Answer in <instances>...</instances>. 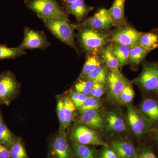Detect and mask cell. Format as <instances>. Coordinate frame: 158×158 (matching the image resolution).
I'll use <instances>...</instances> for the list:
<instances>
[{
  "mask_svg": "<svg viewBox=\"0 0 158 158\" xmlns=\"http://www.w3.org/2000/svg\"><path fill=\"white\" fill-rule=\"evenodd\" d=\"M46 27L55 37L62 42L76 49L74 44L75 30L77 26L71 23L67 18L40 19Z\"/></svg>",
  "mask_w": 158,
  "mask_h": 158,
  "instance_id": "obj_1",
  "label": "cell"
},
{
  "mask_svg": "<svg viewBox=\"0 0 158 158\" xmlns=\"http://www.w3.org/2000/svg\"><path fill=\"white\" fill-rule=\"evenodd\" d=\"M28 9L37 14L40 19L67 18L65 10L56 0H26Z\"/></svg>",
  "mask_w": 158,
  "mask_h": 158,
  "instance_id": "obj_2",
  "label": "cell"
},
{
  "mask_svg": "<svg viewBox=\"0 0 158 158\" xmlns=\"http://www.w3.org/2000/svg\"><path fill=\"white\" fill-rule=\"evenodd\" d=\"M79 37L81 44L85 50L90 53H96L102 50L110 41L106 34L98 30L80 27Z\"/></svg>",
  "mask_w": 158,
  "mask_h": 158,
  "instance_id": "obj_3",
  "label": "cell"
},
{
  "mask_svg": "<svg viewBox=\"0 0 158 158\" xmlns=\"http://www.w3.org/2000/svg\"><path fill=\"white\" fill-rule=\"evenodd\" d=\"M20 84L9 71L0 74V105L8 106L17 96Z\"/></svg>",
  "mask_w": 158,
  "mask_h": 158,
  "instance_id": "obj_4",
  "label": "cell"
},
{
  "mask_svg": "<svg viewBox=\"0 0 158 158\" xmlns=\"http://www.w3.org/2000/svg\"><path fill=\"white\" fill-rule=\"evenodd\" d=\"M71 138L74 142L79 144L110 148L96 132L85 125L79 124L76 126L72 132Z\"/></svg>",
  "mask_w": 158,
  "mask_h": 158,
  "instance_id": "obj_5",
  "label": "cell"
},
{
  "mask_svg": "<svg viewBox=\"0 0 158 158\" xmlns=\"http://www.w3.org/2000/svg\"><path fill=\"white\" fill-rule=\"evenodd\" d=\"M136 84L147 91H155L158 81V62H146Z\"/></svg>",
  "mask_w": 158,
  "mask_h": 158,
  "instance_id": "obj_6",
  "label": "cell"
},
{
  "mask_svg": "<svg viewBox=\"0 0 158 158\" xmlns=\"http://www.w3.org/2000/svg\"><path fill=\"white\" fill-rule=\"evenodd\" d=\"M141 32L130 27L124 26L117 27L109 37L110 41L131 48L137 45Z\"/></svg>",
  "mask_w": 158,
  "mask_h": 158,
  "instance_id": "obj_7",
  "label": "cell"
},
{
  "mask_svg": "<svg viewBox=\"0 0 158 158\" xmlns=\"http://www.w3.org/2000/svg\"><path fill=\"white\" fill-rule=\"evenodd\" d=\"M49 158H73L65 131L60 127L51 142Z\"/></svg>",
  "mask_w": 158,
  "mask_h": 158,
  "instance_id": "obj_8",
  "label": "cell"
},
{
  "mask_svg": "<svg viewBox=\"0 0 158 158\" xmlns=\"http://www.w3.org/2000/svg\"><path fill=\"white\" fill-rule=\"evenodd\" d=\"M49 45L50 43L43 32L27 27L25 28L23 42L19 47L25 51L34 49H44Z\"/></svg>",
  "mask_w": 158,
  "mask_h": 158,
  "instance_id": "obj_9",
  "label": "cell"
},
{
  "mask_svg": "<svg viewBox=\"0 0 158 158\" xmlns=\"http://www.w3.org/2000/svg\"><path fill=\"white\" fill-rule=\"evenodd\" d=\"M127 116L131 129L136 136L140 137L148 131L149 121L142 113L130 104L127 107Z\"/></svg>",
  "mask_w": 158,
  "mask_h": 158,
  "instance_id": "obj_10",
  "label": "cell"
},
{
  "mask_svg": "<svg viewBox=\"0 0 158 158\" xmlns=\"http://www.w3.org/2000/svg\"><path fill=\"white\" fill-rule=\"evenodd\" d=\"M77 27L101 31L114 27V24L109 10L103 8L99 10L93 16L78 25Z\"/></svg>",
  "mask_w": 158,
  "mask_h": 158,
  "instance_id": "obj_11",
  "label": "cell"
},
{
  "mask_svg": "<svg viewBox=\"0 0 158 158\" xmlns=\"http://www.w3.org/2000/svg\"><path fill=\"white\" fill-rule=\"evenodd\" d=\"M106 82L110 96L118 101L120 94L128 83L126 79L120 73L110 72L107 75Z\"/></svg>",
  "mask_w": 158,
  "mask_h": 158,
  "instance_id": "obj_12",
  "label": "cell"
},
{
  "mask_svg": "<svg viewBox=\"0 0 158 158\" xmlns=\"http://www.w3.org/2000/svg\"><path fill=\"white\" fill-rule=\"evenodd\" d=\"M80 124L97 130H102L104 125L102 116L97 110H89L81 114L79 118Z\"/></svg>",
  "mask_w": 158,
  "mask_h": 158,
  "instance_id": "obj_13",
  "label": "cell"
},
{
  "mask_svg": "<svg viewBox=\"0 0 158 158\" xmlns=\"http://www.w3.org/2000/svg\"><path fill=\"white\" fill-rule=\"evenodd\" d=\"M110 147L118 158H135V148L132 144L124 140H117L111 141Z\"/></svg>",
  "mask_w": 158,
  "mask_h": 158,
  "instance_id": "obj_14",
  "label": "cell"
},
{
  "mask_svg": "<svg viewBox=\"0 0 158 158\" xmlns=\"http://www.w3.org/2000/svg\"><path fill=\"white\" fill-rule=\"evenodd\" d=\"M64 9L67 13L73 15L78 22L81 21L93 8L85 4L84 0H78L71 4H64Z\"/></svg>",
  "mask_w": 158,
  "mask_h": 158,
  "instance_id": "obj_15",
  "label": "cell"
},
{
  "mask_svg": "<svg viewBox=\"0 0 158 158\" xmlns=\"http://www.w3.org/2000/svg\"><path fill=\"white\" fill-rule=\"evenodd\" d=\"M126 0H114L109 10L114 27H119L127 25L125 17L124 7Z\"/></svg>",
  "mask_w": 158,
  "mask_h": 158,
  "instance_id": "obj_16",
  "label": "cell"
},
{
  "mask_svg": "<svg viewBox=\"0 0 158 158\" xmlns=\"http://www.w3.org/2000/svg\"><path fill=\"white\" fill-rule=\"evenodd\" d=\"M141 112L148 121L158 124V102L151 98L144 99L141 105Z\"/></svg>",
  "mask_w": 158,
  "mask_h": 158,
  "instance_id": "obj_17",
  "label": "cell"
},
{
  "mask_svg": "<svg viewBox=\"0 0 158 158\" xmlns=\"http://www.w3.org/2000/svg\"><path fill=\"white\" fill-rule=\"evenodd\" d=\"M137 45L142 47L149 52L157 48L158 32L152 31L146 33H141Z\"/></svg>",
  "mask_w": 158,
  "mask_h": 158,
  "instance_id": "obj_18",
  "label": "cell"
},
{
  "mask_svg": "<svg viewBox=\"0 0 158 158\" xmlns=\"http://www.w3.org/2000/svg\"><path fill=\"white\" fill-rule=\"evenodd\" d=\"M102 58L103 62L105 63L112 72L120 73L119 68L120 67L119 62L116 57L113 55L112 47L108 46L105 47L102 51Z\"/></svg>",
  "mask_w": 158,
  "mask_h": 158,
  "instance_id": "obj_19",
  "label": "cell"
},
{
  "mask_svg": "<svg viewBox=\"0 0 158 158\" xmlns=\"http://www.w3.org/2000/svg\"><path fill=\"white\" fill-rule=\"evenodd\" d=\"M106 119L108 128L113 131L121 133L126 131V127L124 121L116 113L110 112L107 115Z\"/></svg>",
  "mask_w": 158,
  "mask_h": 158,
  "instance_id": "obj_20",
  "label": "cell"
},
{
  "mask_svg": "<svg viewBox=\"0 0 158 158\" xmlns=\"http://www.w3.org/2000/svg\"><path fill=\"white\" fill-rule=\"evenodd\" d=\"M102 63L101 59L97 55L96 53H90L87 57L78 80L85 78L90 72L95 69Z\"/></svg>",
  "mask_w": 158,
  "mask_h": 158,
  "instance_id": "obj_21",
  "label": "cell"
},
{
  "mask_svg": "<svg viewBox=\"0 0 158 158\" xmlns=\"http://www.w3.org/2000/svg\"><path fill=\"white\" fill-rule=\"evenodd\" d=\"M112 48L113 55L118 60L120 67L128 65L131 48L122 44H115Z\"/></svg>",
  "mask_w": 158,
  "mask_h": 158,
  "instance_id": "obj_22",
  "label": "cell"
},
{
  "mask_svg": "<svg viewBox=\"0 0 158 158\" xmlns=\"http://www.w3.org/2000/svg\"><path fill=\"white\" fill-rule=\"evenodd\" d=\"M149 52L138 45L131 48L129 56L128 62L133 66H137L143 61Z\"/></svg>",
  "mask_w": 158,
  "mask_h": 158,
  "instance_id": "obj_23",
  "label": "cell"
},
{
  "mask_svg": "<svg viewBox=\"0 0 158 158\" xmlns=\"http://www.w3.org/2000/svg\"><path fill=\"white\" fill-rule=\"evenodd\" d=\"M107 77V73L106 66L102 62L99 66L90 72L84 79L91 80L94 83L105 85L106 83Z\"/></svg>",
  "mask_w": 158,
  "mask_h": 158,
  "instance_id": "obj_24",
  "label": "cell"
},
{
  "mask_svg": "<svg viewBox=\"0 0 158 158\" xmlns=\"http://www.w3.org/2000/svg\"><path fill=\"white\" fill-rule=\"evenodd\" d=\"M9 148L10 158H29L23 143L20 138L16 137Z\"/></svg>",
  "mask_w": 158,
  "mask_h": 158,
  "instance_id": "obj_25",
  "label": "cell"
},
{
  "mask_svg": "<svg viewBox=\"0 0 158 158\" xmlns=\"http://www.w3.org/2000/svg\"><path fill=\"white\" fill-rule=\"evenodd\" d=\"M25 51L19 47L9 48L6 45L0 44V59H13L25 54Z\"/></svg>",
  "mask_w": 158,
  "mask_h": 158,
  "instance_id": "obj_26",
  "label": "cell"
},
{
  "mask_svg": "<svg viewBox=\"0 0 158 158\" xmlns=\"http://www.w3.org/2000/svg\"><path fill=\"white\" fill-rule=\"evenodd\" d=\"M73 150L75 158H95L94 150L86 145L74 142Z\"/></svg>",
  "mask_w": 158,
  "mask_h": 158,
  "instance_id": "obj_27",
  "label": "cell"
},
{
  "mask_svg": "<svg viewBox=\"0 0 158 158\" xmlns=\"http://www.w3.org/2000/svg\"><path fill=\"white\" fill-rule=\"evenodd\" d=\"M63 103V110L65 114L66 127H68L72 121L73 113L76 108L74 104L70 98L65 96L62 98Z\"/></svg>",
  "mask_w": 158,
  "mask_h": 158,
  "instance_id": "obj_28",
  "label": "cell"
},
{
  "mask_svg": "<svg viewBox=\"0 0 158 158\" xmlns=\"http://www.w3.org/2000/svg\"><path fill=\"white\" fill-rule=\"evenodd\" d=\"M15 138L5 123L0 126V144L9 146Z\"/></svg>",
  "mask_w": 158,
  "mask_h": 158,
  "instance_id": "obj_29",
  "label": "cell"
},
{
  "mask_svg": "<svg viewBox=\"0 0 158 158\" xmlns=\"http://www.w3.org/2000/svg\"><path fill=\"white\" fill-rule=\"evenodd\" d=\"M94 83V82L89 79H80L75 85L74 90L77 93L89 95Z\"/></svg>",
  "mask_w": 158,
  "mask_h": 158,
  "instance_id": "obj_30",
  "label": "cell"
},
{
  "mask_svg": "<svg viewBox=\"0 0 158 158\" xmlns=\"http://www.w3.org/2000/svg\"><path fill=\"white\" fill-rule=\"evenodd\" d=\"M100 106V102L96 98L91 96L88 97L82 106L79 109V114L81 115L89 110H98Z\"/></svg>",
  "mask_w": 158,
  "mask_h": 158,
  "instance_id": "obj_31",
  "label": "cell"
},
{
  "mask_svg": "<svg viewBox=\"0 0 158 158\" xmlns=\"http://www.w3.org/2000/svg\"><path fill=\"white\" fill-rule=\"evenodd\" d=\"M135 95L134 90L131 85L127 83L119 97V100L125 104H129Z\"/></svg>",
  "mask_w": 158,
  "mask_h": 158,
  "instance_id": "obj_32",
  "label": "cell"
},
{
  "mask_svg": "<svg viewBox=\"0 0 158 158\" xmlns=\"http://www.w3.org/2000/svg\"><path fill=\"white\" fill-rule=\"evenodd\" d=\"M57 113L60 123V127L65 129L66 128V122H65L64 110H63V99H62V98L60 96H59L57 98Z\"/></svg>",
  "mask_w": 158,
  "mask_h": 158,
  "instance_id": "obj_33",
  "label": "cell"
},
{
  "mask_svg": "<svg viewBox=\"0 0 158 158\" xmlns=\"http://www.w3.org/2000/svg\"><path fill=\"white\" fill-rule=\"evenodd\" d=\"M88 97V95L76 92H72L70 95V98L74 104L76 108L79 109L82 106Z\"/></svg>",
  "mask_w": 158,
  "mask_h": 158,
  "instance_id": "obj_34",
  "label": "cell"
},
{
  "mask_svg": "<svg viewBox=\"0 0 158 158\" xmlns=\"http://www.w3.org/2000/svg\"><path fill=\"white\" fill-rule=\"evenodd\" d=\"M98 158H118L116 153L109 148H105L100 154Z\"/></svg>",
  "mask_w": 158,
  "mask_h": 158,
  "instance_id": "obj_35",
  "label": "cell"
},
{
  "mask_svg": "<svg viewBox=\"0 0 158 158\" xmlns=\"http://www.w3.org/2000/svg\"><path fill=\"white\" fill-rule=\"evenodd\" d=\"M0 158H10L9 146L0 144Z\"/></svg>",
  "mask_w": 158,
  "mask_h": 158,
  "instance_id": "obj_36",
  "label": "cell"
},
{
  "mask_svg": "<svg viewBox=\"0 0 158 158\" xmlns=\"http://www.w3.org/2000/svg\"><path fill=\"white\" fill-rule=\"evenodd\" d=\"M138 158H158L152 151L149 149H144L140 154Z\"/></svg>",
  "mask_w": 158,
  "mask_h": 158,
  "instance_id": "obj_37",
  "label": "cell"
},
{
  "mask_svg": "<svg viewBox=\"0 0 158 158\" xmlns=\"http://www.w3.org/2000/svg\"><path fill=\"white\" fill-rule=\"evenodd\" d=\"M105 85V84H98L94 97L96 98H99L103 95L104 92Z\"/></svg>",
  "mask_w": 158,
  "mask_h": 158,
  "instance_id": "obj_38",
  "label": "cell"
},
{
  "mask_svg": "<svg viewBox=\"0 0 158 158\" xmlns=\"http://www.w3.org/2000/svg\"><path fill=\"white\" fill-rule=\"evenodd\" d=\"M98 83H94V84L93 87L91 88V90H90V94L91 96L94 97L95 95V92H96L97 88L98 86Z\"/></svg>",
  "mask_w": 158,
  "mask_h": 158,
  "instance_id": "obj_39",
  "label": "cell"
},
{
  "mask_svg": "<svg viewBox=\"0 0 158 158\" xmlns=\"http://www.w3.org/2000/svg\"><path fill=\"white\" fill-rule=\"evenodd\" d=\"M64 4H71L77 2L78 0H60Z\"/></svg>",
  "mask_w": 158,
  "mask_h": 158,
  "instance_id": "obj_40",
  "label": "cell"
},
{
  "mask_svg": "<svg viewBox=\"0 0 158 158\" xmlns=\"http://www.w3.org/2000/svg\"><path fill=\"white\" fill-rule=\"evenodd\" d=\"M3 123H3L2 116L1 112H0V126Z\"/></svg>",
  "mask_w": 158,
  "mask_h": 158,
  "instance_id": "obj_41",
  "label": "cell"
},
{
  "mask_svg": "<svg viewBox=\"0 0 158 158\" xmlns=\"http://www.w3.org/2000/svg\"><path fill=\"white\" fill-rule=\"evenodd\" d=\"M155 91L156 92V93H158V81L157 83V85Z\"/></svg>",
  "mask_w": 158,
  "mask_h": 158,
  "instance_id": "obj_42",
  "label": "cell"
},
{
  "mask_svg": "<svg viewBox=\"0 0 158 158\" xmlns=\"http://www.w3.org/2000/svg\"><path fill=\"white\" fill-rule=\"evenodd\" d=\"M156 138L157 141L158 143V132L157 133L156 135Z\"/></svg>",
  "mask_w": 158,
  "mask_h": 158,
  "instance_id": "obj_43",
  "label": "cell"
}]
</instances>
